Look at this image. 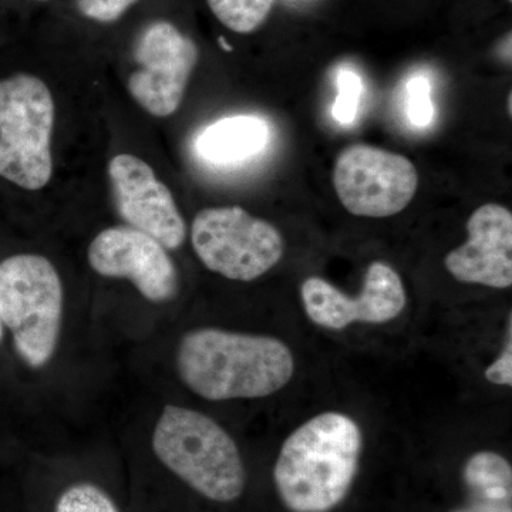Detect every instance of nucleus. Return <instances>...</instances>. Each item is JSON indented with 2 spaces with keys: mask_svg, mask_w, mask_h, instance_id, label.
<instances>
[{
  "mask_svg": "<svg viewBox=\"0 0 512 512\" xmlns=\"http://www.w3.org/2000/svg\"><path fill=\"white\" fill-rule=\"evenodd\" d=\"M467 241L448 252L444 265L458 282L491 289L512 286V214L500 204L481 205L467 221Z\"/></svg>",
  "mask_w": 512,
  "mask_h": 512,
  "instance_id": "obj_12",
  "label": "nucleus"
},
{
  "mask_svg": "<svg viewBox=\"0 0 512 512\" xmlns=\"http://www.w3.org/2000/svg\"><path fill=\"white\" fill-rule=\"evenodd\" d=\"M133 59L137 69L128 76V93L151 116H173L200 59L197 43L170 20L157 19L138 32Z\"/></svg>",
  "mask_w": 512,
  "mask_h": 512,
  "instance_id": "obj_8",
  "label": "nucleus"
},
{
  "mask_svg": "<svg viewBox=\"0 0 512 512\" xmlns=\"http://www.w3.org/2000/svg\"><path fill=\"white\" fill-rule=\"evenodd\" d=\"M484 377L493 386H512V318L508 316L507 335H505L503 349L497 359L493 360L484 370Z\"/></svg>",
  "mask_w": 512,
  "mask_h": 512,
  "instance_id": "obj_20",
  "label": "nucleus"
},
{
  "mask_svg": "<svg viewBox=\"0 0 512 512\" xmlns=\"http://www.w3.org/2000/svg\"><path fill=\"white\" fill-rule=\"evenodd\" d=\"M55 512H120L97 485L82 483L67 488L57 500Z\"/></svg>",
  "mask_w": 512,
  "mask_h": 512,
  "instance_id": "obj_15",
  "label": "nucleus"
},
{
  "mask_svg": "<svg viewBox=\"0 0 512 512\" xmlns=\"http://www.w3.org/2000/svg\"><path fill=\"white\" fill-rule=\"evenodd\" d=\"M269 128L254 116L222 119L205 128L198 137V153L214 164H234L248 160L264 150Z\"/></svg>",
  "mask_w": 512,
  "mask_h": 512,
  "instance_id": "obj_13",
  "label": "nucleus"
},
{
  "mask_svg": "<svg viewBox=\"0 0 512 512\" xmlns=\"http://www.w3.org/2000/svg\"><path fill=\"white\" fill-rule=\"evenodd\" d=\"M407 116L417 127L429 126L434 116L429 80L423 76L413 77L407 83Z\"/></svg>",
  "mask_w": 512,
  "mask_h": 512,
  "instance_id": "obj_18",
  "label": "nucleus"
},
{
  "mask_svg": "<svg viewBox=\"0 0 512 512\" xmlns=\"http://www.w3.org/2000/svg\"><path fill=\"white\" fill-rule=\"evenodd\" d=\"M207 5L222 26L238 35H249L264 25L275 0H207Z\"/></svg>",
  "mask_w": 512,
  "mask_h": 512,
  "instance_id": "obj_14",
  "label": "nucleus"
},
{
  "mask_svg": "<svg viewBox=\"0 0 512 512\" xmlns=\"http://www.w3.org/2000/svg\"><path fill=\"white\" fill-rule=\"evenodd\" d=\"M109 177L117 211L128 227L150 235L170 251L184 244L187 227L183 215L167 185L146 161L120 154L111 158Z\"/></svg>",
  "mask_w": 512,
  "mask_h": 512,
  "instance_id": "obj_11",
  "label": "nucleus"
},
{
  "mask_svg": "<svg viewBox=\"0 0 512 512\" xmlns=\"http://www.w3.org/2000/svg\"><path fill=\"white\" fill-rule=\"evenodd\" d=\"M363 431L342 412H322L286 437L274 467L276 490L292 512H329L355 483Z\"/></svg>",
  "mask_w": 512,
  "mask_h": 512,
  "instance_id": "obj_2",
  "label": "nucleus"
},
{
  "mask_svg": "<svg viewBox=\"0 0 512 512\" xmlns=\"http://www.w3.org/2000/svg\"><path fill=\"white\" fill-rule=\"evenodd\" d=\"M333 187L343 207L363 218H387L402 212L419 188L416 165L402 154L369 144L340 151Z\"/></svg>",
  "mask_w": 512,
  "mask_h": 512,
  "instance_id": "obj_7",
  "label": "nucleus"
},
{
  "mask_svg": "<svg viewBox=\"0 0 512 512\" xmlns=\"http://www.w3.org/2000/svg\"><path fill=\"white\" fill-rule=\"evenodd\" d=\"M63 316V286L45 256H10L0 264V322L20 359L40 369L55 355Z\"/></svg>",
  "mask_w": 512,
  "mask_h": 512,
  "instance_id": "obj_4",
  "label": "nucleus"
},
{
  "mask_svg": "<svg viewBox=\"0 0 512 512\" xmlns=\"http://www.w3.org/2000/svg\"><path fill=\"white\" fill-rule=\"evenodd\" d=\"M2 336H3V325H2V322H0V340H2Z\"/></svg>",
  "mask_w": 512,
  "mask_h": 512,
  "instance_id": "obj_22",
  "label": "nucleus"
},
{
  "mask_svg": "<svg viewBox=\"0 0 512 512\" xmlns=\"http://www.w3.org/2000/svg\"><path fill=\"white\" fill-rule=\"evenodd\" d=\"M468 501L451 512H512V490L467 488Z\"/></svg>",
  "mask_w": 512,
  "mask_h": 512,
  "instance_id": "obj_19",
  "label": "nucleus"
},
{
  "mask_svg": "<svg viewBox=\"0 0 512 512\" xmlns=\"http://www.w3.org/2000/svg\"><path fill=\"white\" fill-rule=\"evenodd\" d=\"M158 460L205 498L238 500L247 484L244 460L227 430L207 414L164 407L153 434Z\"/></svg>",
  "mask_w": 512,
  "mask_h": 512,
  "instance_id": "obj_3",
  "label": "nucleus"
},
{
  "mask_svg": "<svg viewBox=\"0 0 512 512\" xmlns=\"http://www.w3.org/2000/svg\"><path fill=\"white\" fill-rule=\"evenodd\" d=\"M177 369L192 393L228 402L281 392L291 383L296 363L292 349L274 336L201 328L181 339Z\"/></svg>",
  "mask_w": 512,
  "mask_h": 512,
  "instance_id": "obj_1",
  "label": "nucleus"
},
{
  "mask_svg": "<svg viewBox=\"0 0 512 512\" xmlns=\"http://www.w3.org/2000/svg\"><path fill=\"white\" fill-rule=\"evenodd\" d=\"M141 0H74V8L82 18L99 25L119 22Z\"/></svg>",
  "mask_w": 512,
  "mask_h": 512,
  "instance_id": "obj_17",
  "label": "nucleus"
},
{
  "mask_svg": "<svg viewBox=\"0 0 512 512\" xmlns=\"http://www.w3.org/2000/svg\"><path fill=\"white\" fill-rule=\"evenodd\" d=\"M336 84H338L339 94L333 104V117L340 124L353 123L363 92L362 80L352 70H340Z\"/></svg>",
  "mask_w": 512,
  "mask_h": 512,
  "instance_id": "obj_16",
  "label": "nucleus"
},
{
  "mask_svg": "<svg viewBox=\"0 0 512 512\" xmlns=\"http://www.w3.org/2000/svg\"><path fill=\"white\" fill-rule=\"evenodd\" d=\"M191 242L205 268L238 282L268 274L285 254L278 228L241 207L198 212L191 225Z\"/></svg>",
  "mask_w": 512,
  "mask_h": 512,
  "instance_id": "obj_6",
  "label": "nucleus"
},
{
  "mask_svg": "<svg viewBox=\"0 0 512 512\" xmlns=\"http://www.w3.org/2000/svg\"><path fill=\"white\" fill-rule=\"evenodd\" d=\"M55 101L39 77L15 74L0 80V177L36 191L53 174Z\"/></svg>",
  "mask_w": 512,
  "mask_h": 512,
  "instance_id": "obj_5",
  "label": "nucleus"
},
{
  "mask_svg": "<svg viewBox=\"0 0 512 512\" xmlns=\"http://www.w3.org/2000/svg\"><path fill=\"white\" fill-rule=\"evenodd\" d=\"M30 2H36V3H49V2H52V0H30Z\"/></svg>",
  "mask_w": 512,
  "mask_h": 512,
  "instance_id": "obj_21",
  "label": "nucleus"
},
{
  "mask_svg": "<svg viewBox=\"0 0 512 512\" xmlns=\"http://www.w3.org/2000/svg\"><path fill=\"white\" fill-rule=\"evenodd\" d=\"M508 2H510V3H511V2H512V0H508Z\"/></svg>",
  "mask_w": 512,
  "mask_h": 512,
  "instance_id": "obj_23",
  "label": "nucleus"
},
{
  "mask_svg": "<svg viewBox=\"0 0 512 512\" xmlns=\"http://www.w3.org/2000/svg\"><path fill=\"white\" fill-rule=\"evenodd\" d=\"M89 264L106 278L128 279L147 301H171L178 274L167 249L150 235L131 227L104 229L89 247Z\"/></svg>",
  "mask_w": 512,
  "mask_h": 512,
  "instance_id": "obj_10",
  "label": "nucleus"
},
{
  "mask_svg": "<svg viewBox=\"0 0 512 512\" xmlns=\"http://www.w3.org/2000/svg\"><path fill=\"white\" fill-rule=\"evenodd\" d=\"M303 311L320 329L345 330L353 325L382 326L399 318L407 306L402 276L383 261L367 266L360 292L340 291L322 276H309L301 284Z\"/></svg>",
  "mask_w": 512,
  "mask_h": 512,
  "instance_id": "obj_9",
  "label": "nucleus"
}]
</instances>
